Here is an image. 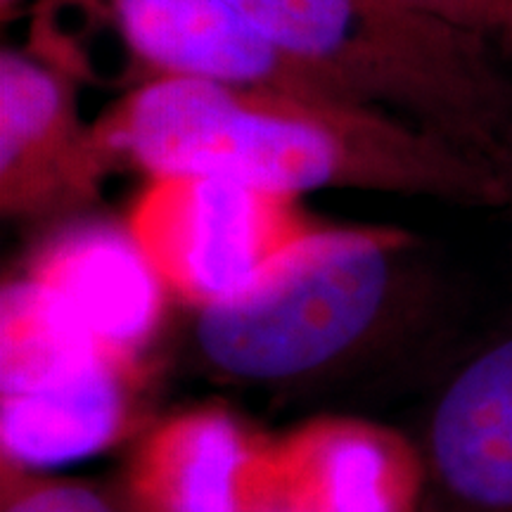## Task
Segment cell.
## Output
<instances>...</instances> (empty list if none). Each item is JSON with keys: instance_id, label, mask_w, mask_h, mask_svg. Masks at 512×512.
Instances as JSON below:
<instances>
[{"instance_id": "cell-1", "label": "cell", "mask_w": 512, "mask_h": 512, "mask_svg": "<svg viewBox=\"0 0 512 512\" xmlns=\"http://www.w3.org/2000/svg\"><path fill=\"white\" fill-rule=\"evenodd\" d=\"M95 131L117 169L133 166L145 178L211 174L294 197L370 190L508 207L494 164L358 102L164 79L128 88Z\"/></svg>"}, {"instance_id": "cell-2", "label": "cell", "mask_w": 512, "mask_h": 512, "mask_svg": "<svg viewBox=\"0 0 512 512\" xmlns=\"http://www.w3.org/2000/svg\"><path fill=\"white\" fill-rule=\"evenodd\" d=\"M420 249L401 228L320 223L242 290L197 311L200 356L240 382L316 373L401 313H427L434 285L418 264Z\"/></svg>"}, {"instance_id": "cell-3", "label": "cell", "mask_w": 512, "mask_h": 512, "mask_svg": "<svg viewBox=\"0 0 512 512\" xmlns=\"http://www.w3.org/2000/svg\"><path fill=\"white\" fill-rule=\"evenodd\" d=\"M361 105L399 114L494 164L512 133V76L491 38L394 0H226Z\"/></svg>"}, {"instance_id": "cell-4", "label": "cell", "mask_w": 512, "mask_h": 512, "mask_svg": "<svg viewBox=\"0 0 512 512\" xmlns=\"http://www.w3.org/2000/svg\"><path fill=\"white\" fill-rule=\"evenodd\" d=\"M124 223L171 297L195 311L242 290L320 226L299 197L211 174L145 178Z\"/></svg>"}, {"instance_id": "cell-5", "label": "cell", "mask_w": 512, "mask_h": 512, "mask_svg": "<svg viewBox=\"0 0 512 512\" xmlns=\"http://www.w3.org/2000/svg\"><path fill=\"white\" fill-rule=\"evenodd\" d=\"M31 12L69 15L74 27L112 36L133 86L185 79L356 102L226 0H38Z\"/></svg>"}, {"instance_id": "cell-6", "label": "cell", "mask_w": 512, "mask_h": 512, "mask_svg": "<svg viewBox=\"0 0 512 512\" xmlns=\"http://www.w3.org/2000/svg\"><path fill=\"white\" fill-rule=\"evenodd\" d=\"M79 79L31 48L0 53V211L72 219L98 202L112 157L79 110Z\"/></svg>"}, {"instance_id": "cell-7", "label": "cell", "mask_w": 512, "mask_h": 512, "mask_svg": "<svg viewBox=\"0 0 512 512\" xmlns=\"http://www.w3.org/2000/svg\"><path fill=\"white\" fill-rule=\"evenodd\" d=\"M420 453L427 512H512V318L441 382Z\"/></svg>"}, {"instance_id": "cell-8", "label": "cell", "mask_w": 512, "mask_h": 512, "mask_svg": "<svg viewBox=\"0 0 512 512\" xmlns=\"http://www.w3.org/2000/svg\"><path fill=\"white\" fill-rule=\"evenodd\" d=\"M74 313L107 351L140 366L169 290L126 223L72 216L29 254L24 273Z\"/></svg>"}, {"instance_id": "cell-9", "label": "cell", "mask_w": 512, "mask_h": 512, "mask_svg": "<svg viewBox=\"0 0 512 512\" xmlns=\"http://www.w3.org/2000/svg\"><path fill=\"white\" fill-rule=\"evenodd\" d=\"M275 484V441L219 408L159 422L124 472L131 512H252Z\"/></svg>"}, {"instance_id": "cell-10", "label": "cell", "mask_w": 512, "mask_h": 512, "mask_svg": "<svg viewBox=\"0 0 512 512\" xmlns=\"http://www.w3.org/2000/svg\"><path fill=\"white\" fill-rule=\"evenodd\" d=\"M140 366L93 351L0 384L3 463L43 470L76 463L124 437Z\"/></svg>"}, {"instance_id": "cell-11", "label": "cell", "mask_w": 512, "mask_h": 512, "mask_svg": "<svg viewBox=\"0 0 512 512\" xmlns=\"http://www.w3.org/2000/svg\"><path fill=\"white\" fill-rule=\"evenodd\" d=\"M278 491L313 512H427L420 446L349 418L309 422L275 441Z\"/></svg>"}, {"instance_id": "cell-12", "label": "cell", "mask_w": 512, "mask_h": 512, "mask_svg": "<svg viewBox=\"0 0 512 512\" xmlns=\"http://www.w3.org/2000/svg\"><path fill=\"white\" fill-rule=\"evenodd\" d=\"M0 512H124L88 484L34 477L31 470L3 463Z\"/></svg>"}, {"instance_id": "cell-13", "label": "cell", "mask_w": 512, "mask_h": 512, "mask_svg": "<svg viewBox=\"0 0 512 512\" xmlns=\"http://www.w3.org/2000/svg\"><path fill=\"white\" fill-rule=\"evenodd\" d=\"M456 27L512 41V0H394Z\"/></svg>"}, {"instance_id": "cell-14", "label": "cell", "mask_w": 512, "mask_h": 512, "mask_svg": "<svg viewBox=\"0 0 512 512\" xmlns=\"http://www.w3.org/2000/svg\"><path fill=\"white\" fill-rule=\"evenodd\" d=\"M252 512H313L306 505L292 501L290 496H285L283 491H278V484H275V491L266 498L264 503H259Z\"/></svg>"}, {"instance_id": "cell-15", "label": "cell", "mask_w": 512, "mask_h": 512, "mask_svg": "<svg viewBox=\"0 0 512 512\" xmlns=\"http://www.w3.org/2000/svg\"><path fill=\"white\" fill-rule=\"evenodd\" d=\"M494 169L498 171V176H501L505 192H508V207H512V133L508 143L503 145L501 155L494 159Z\"/></svg>"}, {"instance_id": "cell-16", "label": "cell", "mask_w": 512, "mask_h": 512, "mask_svg": "<svg viewBox=\"0 0 512 512\" xmlns=\"http://www.w3.org/2000/svg\"><path fill=\"white\" fill-rule=\"evenodd\" d=\"M36 3L38 0H0V17H3V22H12L22 12H31Z\"/></svg>"}]
</instances>
